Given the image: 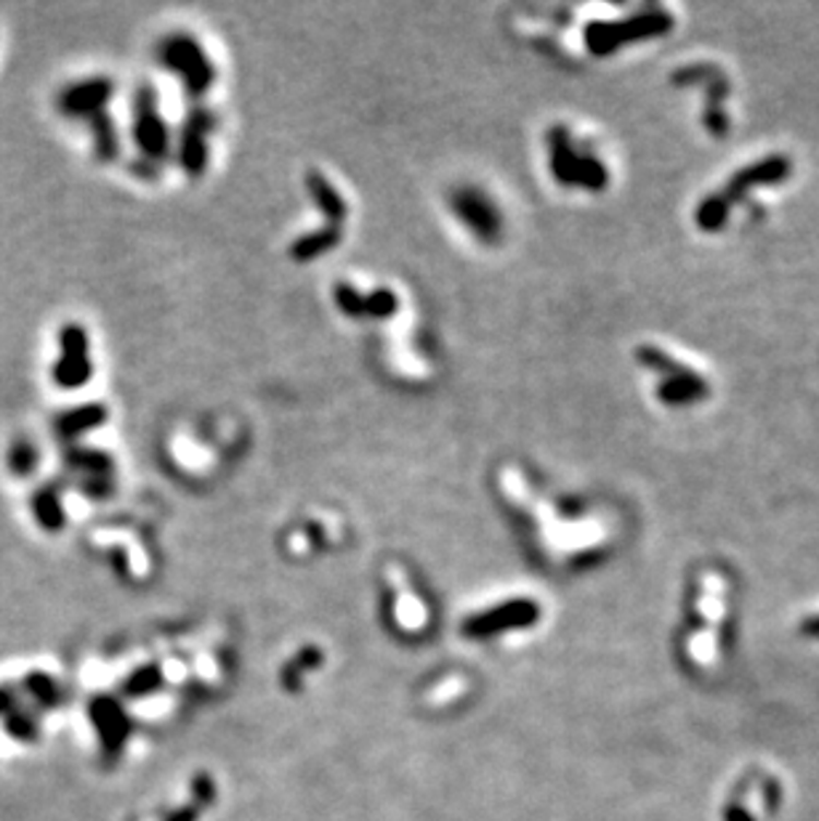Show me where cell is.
Instances as JSON below:
<instances>
[{
    "mask_svg": "<svg viewBox=\"0 0 819 821\" xmlns=\"http://www.w3.org/2000/svg\"><path fill=\"white\" fill-rule=\"evenodd\" d=\"M729 580L716 569L697 578L687 606L681 657L697 673H713L724 659V630L729 624Z\"/></svg>",
    "mask_w": 819,
    "mask_h": 821,
    "instance_id": "6da1fadb",
    "label": "cell"
},
{
    "mask_svg": "<svg viewBox=\"0 0 819 821\" xmlns=\"http://www.w3.org/2000/svg\"><path fill=\"white\" fill-rule=\"evenodd\" d=\"M222 808V789L205 771H194L185 782L150 800L133 821H216Z\"/></svg>",
    "mask_w": 819,
    "mask_h": 821,
    "instance_id": "7a4b0ae2",
    "label": "cell"
},
{
    "mask_svg": "<svg viewBox=\"0 0 819 821\" xmlns=\"http://www.w3.org/2000/svg\"><path fill=\"white\" fill-rule=\"evenodd\" d=\"M785 806V782L774 769H750L732 784L721 821H774Z\"/></svg>",
    "mask_w": 819,
    "mask_h": 821,
    "instance_id": "3957f363",
    "label": "cell"
},
{
    "mask_svg": "<svg viewBox=\"0 0 819 821\" xmlns=\"http://www.w3.org/2000/svg\"><path fill=\"white\" fill-rule=\"evenodd\" d=\"M639 359H644V365L657 372V396L668 407H689L708 394L705 378L684 361L670 357L665 348L644 346L639 352Z\"/></svg>",
    "mask_w": 819,
    "mask_h": 821,
    "instance_id": "277c9868",
    "label": "cell"
},
{
    "mask_svg": "<svg viewBox=\"0 0 819 821\" xmlns=\"http://www.w3.org/2000/svg\"><path fill=\"white\" fill-rule=\"evenodd\" d=\"M541 620V609L530 598H509V602H500L495 606H487L479 615L468 617L463 622V633L468 635V641H498V635L503 633H519V630H527Z\"/></svg>",
    "mask_w": 819,
    "mask_h": 821,
    "instance_id": "5b68a950",
    "label": "cell"
},
{
    "mask_svg": "<svg viewBox=\"0 0 819 821\" xmlns=\"http://www.w3.org/2000/svg\"><path fill=\"white\" fill-rule=\"evenodd\" d=\"M161 59L170 72L181 78L189 94H205L216 78L205 48L189 35H168L161 46Z\"/></svg>",
    "mask_w": 819,
    "mask_h": 821,
    "instance_id": "8992f818",
    "label": "cell"
},
{
    "mask_svg": "<svg viewBox=\"0 0 819 821\" xmlns=\"http://www.w3.org/2000/svg\"><path fill=\"white\" fill-rule=\"evenodd\" d=\"M551 174L556 181L565 187H585V189H602L607 181V168L594 155L574 150V144L567 136V131L556 128L551 133Z\"/></svg>",
    "mask_w": 819,
    "mask_h": 821,
    "instance_id": "52a82bcc",
    "label": "cell"
},
{
    "mask_svg": "<svg viewBox=\"0 0 819 821\" xmlns=\"http://www.w3.org/2000/svg\"><path fill=\"white\" fill-rule=\"evenodd\" d=\"M452 216L461 221L474 237L485 242H495L503 231V216L500 207L485 189L479 187H458L450 198Z\"/></svg>",
    "mask_w": 819,
    "mask_h": 821,
    "instance_id": "ba28073f",
    "label": "cell"
},
{
    "mask_svg": "<svg viewBox=\"0 0 819 821\" xmlns=\"http://www.w3.org/2000/svg\"><path fill=\"white\" fill-rule=\"evenodd\" d=\"M91 341L83 328L67 324L59 335V357L54 365V381L59 389H81L91 378Z\"/></svg>",
    "mask_w": 819,
    "mask_h": 821,
    "instance_id": "9c48e42d",
    "label": "cell"
},
{
    "mask_svg": "<svg viewBox=\"0 0 819 821\" xmlns=\"http://www.w3.org/2000/svg\"><path fill=\"white\" fill-rule=\"evenodd\" d=\"M112 96V83L107 81H83L67 88L59 99V109L72 118H88L104 107V102Z\"/></svg>",
    "mask_w": 819,
    "mask_h": 821,
    "instance_id": "30bf717a",
    "label": "cell"
},
{
    "mask_svg": "<svg viewBox=\"0 0 819 821\" xmlns=\"http://www.w3.org/2000/svg\"><path fill=\"white\" fill-rule=\"evenodd\" d=\"M157 104L152 99H142L136 109V141L142 146L144 155L150 157H163L168 152V131H165V122L157 112Z\"/></svg>",
    "mask_w": 819,
    "mask_h": 821,
    "instance_id": "8fae6325",
    "label": "cell"
},
{
    "mask_svg": "<svg viewBox=\"0 0 819 821\" xmlns=\"http://www.w3.org/2000/svg\"><path fill=\"white\" fill-rule=\"evenodd\" d=\"M307 187H309L311 200H314L317 207H320V211L328 216V226L339 229V224H344L346 221V200L341 198L339 189H335L333 183L320 174H309Z\"/></svg>",
    "mask_w": 819,
    "mask_h": 821,
    "instance_id": "7c38bea8",
    "label": "cell"
},
{
    "mask_svg": "<svg viewBox=\"0 0 819 821\" xmlns=\"http://www.w3.org/2000/svg\"><path fill=\"white\" fill-rule=\"evenodd\" d=\"M339 229H333V226H325V229H317V231H309V235L298 237L296 245L290 248L293 259L307 263V261H314L320 259V255H325L328 250H333L335 245H339Z\"/></svg>",
    "mask_w": 819,
    "mask_h": 821,
    "instance_id": "4fadbf2b",
    "label": "cell"
},
{
    "mask_svg": "<svg viewBox=\"0 0 819 821\" xmlns=\"http://www.w3.org/2000/svg\"><path fill=\"white\" fill-rule=\"evenodd\" d=\"M205 155V126L200 120H192L185 131V141H181V157H185L189 174L203 170Z\"/></svg>",
    "mask_w": 819,
    "mask_h": 821,
    "instance_id": "5bb4252c",
    "label": "cell"
},
{
    "mask_svg": "<svg viewBox=\"0 0 819 821\" xmlns=\"http://www.w3.org/2000/svg\"><path fill=\"white\" fill-rule=\"evenodd\" d=\"M102 420H104V409L96 407V404H91V407H81V409L67 413L64 418L59 420V428H62L64 437H75V433L85 431V428L99 426Z\"/></svg>",
    "mask_w": 819,
    "mask_h": 821,
    "instance_id": "9a60e30c",
    "label": "cell"
},
{
    "mask_svg": "<svg viewBox=\"0 0 819 821\" xmlns=\"http://www.w3.org/2000/svg\"><path fill=\"white\" fill-rule=\"evenodd\" d=\"M800 633L806 635V639H815L819 641V611H809V615L800 620Z\"/></svg>",
    "mask_w": 819,
    "mask_h": 821,
    "instance_id": "2e32d148",
    "label": "cell"
}]
</instances>
